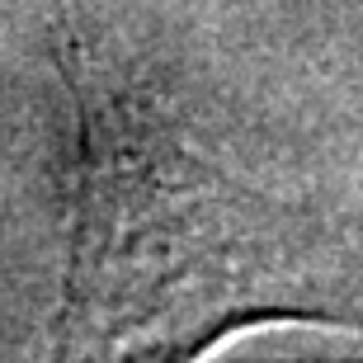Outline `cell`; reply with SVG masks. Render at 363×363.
<instances>
[{"mask_svg": "<svg viewBox=\"0 0 363 363\" xmlns=\"http://www.w3.org/2000/svg\"><path fill=\"white\" fill-rule=\"evenodd\" d=\"M67 76L85 137L67 293L71 340L142 335L156 321L231 297L264 213L128 94L108 90L81 43H71Z\"/></svg>", "mask_w": 363, "mask_h": 363, "instance_id": "obj_1", "label": "cell"}]
</instances>
